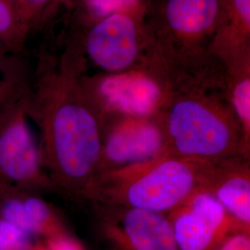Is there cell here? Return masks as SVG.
I'll use <instances>...</instances> for the list:
<instances>
[{
    "label": "cell",
    "mask_w": 250,
    "mask_h": 250,
    "mask_svg": "<svg viewBox=\"0 0 250 250\" xmlns=\"http://www.w3.org/2000/svg\"><path fill=\"white\" fill-rule=\"evenodd\" d=\"M158 115L165 156L215 163L240 156L249 147L224 90L171 91Z\"/></svg>",
    "instance_id": "3"
},
{
    "label": "cell",
    "mask_w": 250,
    "mask_h": 250,
    "mask_svg": "<svg viewBox=\"0 0 250 250\" xmlns=\"http://www.w3.org/2000/svg\"><path fill=\"white\" fill-rule=\"evenodd\" d=\"M226 13V0H149L146 70L168 92L221 88L226 70L210 47Z\"/></svg>",
    "instance_id": "2"
},
{
    "label": "cell",
    "mask_w": 250,
    "mask_h": 250,
    "mask_svg": "<svg viewBox=\"0 0 250 250\" xmlns=\"http://www.w3.org/2000/svg\"><path fill=\"white\" fill-rule=\"evenodd\" d=\"M85 71L79 39L69 33L60 55L41 50L28 91L29 116L42 134L45 159L70 184L91 179L102 153V125L81 83Z\"/></svg>",
    "instance_id": "1"
},
{
    "label": "cell",
    "mask_w": 250,
    "mask_h": 250,
    "mask_svg": "<svg viewBox=\"0 0 250 250\" xmlns=\"http://www.w3.org/2000/svg\"><path fill=\"white\" fill-rule=\"evenodd\" d=\"M5 221L28 234L39 232L41 228L31 219L24 205L18 200H9L3 208Z\"/></svg>",
    "instance_id": "18"
},
{
    "label": "cell",
    "mask_w": 250,
    "mask_h": 250,
    "mask_svg": "<svg viewBox=\"0 0 250 250\" xmlns=\"http://www.w3.org/2000/svg\"><path fill=\"white\" fill-rule=\"evenodd\" d=\"M23 205L31 219L42 228L49 217V210L45 203L37 198H29Z\"/></svg>",
    "instance_id": "20"
},
{
    "label": "cell",
    "mask_w": 250,
    "mask_h": 250,
    "mask_svg": "<svg viewBox=\"0 0 250 250\" xmlns=\"http://www.w3.org/2000/svg\"><path fill=\"white\" fill-rule=\"evenodd\" d=\"M32 75L24 54L0 53V109L26 93Z\"/></svg>",
    "instance_id": "13"
},
{
    "label": "cell",
    "mask_w": 250,
    "mask_h": 250,
    "mask_svg": "<svg viewBox=\"0 0 250 250\" xmlns=\"http://www.w3.org/2000/svg\"><path fill=\"white\" fill-rule=\"evenodd\" d=\"M149 0H74L70 26L84 28L110 14L128 10H146Z\"/></svg>",
    "instance_id": "15"
},
{
    "label": "cell",
    "mask_w": 250,
    "mask_h": 250,
    "mask_svg": "<svg viewBox=\"0 0 250 250\" xmlns=\"http://www.w3.org/2000/svg\"><path fill=\"white\" fill-rule=\"evenodd\" d=\"M29 244L28 233L7 221H0V250H26Z\"/></svg>",
    "instance_id": "19"
},
{
    "label": "cell",
    "mask_w": 250,
    "mask_h": 250,
    "mask_svg": "<svg viewBox=\"0 0 250 250\" xmlns=\"http://www.w3.org/2000/svg\"><path fill=\"white\" fill-rule=\"evenodd\" d=\"M31 35L13 0H0V43L11 52L25 55Z\"/></svg>",
    "instance_id": "16"
},
{
    "label": "cell",
    "mask_w": 250,
    "mask_h": 250,
    "mask_svg": "<svg viewBox=\"0 0 250 250\" xmlns=\"http://www.w3.org/2000/svg\"><path fill=\"white\" fill-rule=\"evenodd\" d=\"M81 83L102 127L117 119L156 115L167 96L161 83L145 70L83 73Z\"/></svg>",
    "instance_id": "6"
},
{
    "label": "cell",
    "mask_w": 250,
    "mask_h": 250,
    "mask_svg": "<svg viewBox=\"0 0 250 250\" xmlns=\"http://www.w3.org/2000/svg\"><path fill=\"white\" fill-rule=\"evenodd\" d=\"M106 130L99 163L107 161L110 165L129 168L165 156V139L158 114L117 119L103 125L102 133Z\"/></svg>",
    "instance_id": "8"
},
{
    "label": "cell",
    "mask_w": 250,
    "mask_h": 250,
    "mask_svg": "<svg viewBox=\"0 0 250 250\" xmlns=\"http://www.w3.org/2000/svg\"><path fill=\"white\" fill-rule=\"evenodd\" d=\"M73 1L74 0H54L55 4L57 5V7L59 8V9H60V8H62V7H64L68 11L72 8Z\"/></svg>",
    "instance_id": "23"
},
{
    "label": "cell",
    "mask_w": 250,
    "mask_h": 250,
    "mask_svg": "<svg viewBox=\"0 0 250 250\" xmlns=\"http://www.w3.org/2000/svg\"><path fill=\"white\" fill-rule=\"evenodd\" d=\"M211 52L222 61L250 50V0H226V13Z\"/></svg>",
    "instance_id": "11"
},
{
    "label": "cell",
    "mask_w": 250,
    "mask_h": 250,
    "mask_svg": "<svg viewBox=\"0 0 250 250\" xmlns=\"http://www.w3.org/2000/svg\"><path fill=\"white\" fill-rule=\"evenodd\" d=\"M13 2L32 34L51 21L59 10L54 0H13Z\"/></svg>",
    "instance_id": "17"
},
{
    "label": "cell",
    "mask_w": 250,
    "mask_h": 250,
    "mask_svg": "<svg viewBox=\"0 0 250 250\" xmlns=\"http://www.w3.org/2000/svg\"><path fill=\"white\" fill-rule=\"evenodd\" d=\"M226 69L225 96L241 125L246 141L250 134V50L223 61Z\"/></svg>",
    "instance_id": "12"
},
{
    "label": "cell",
    "mask_w": 250,
    "mask_h": 250,
    "mask_svg": "<svg viewBox=\"0 0 250 250\" xmlns=\"http://www.w3.org/2000/svg\"><path fill=\"white\" fill-rule=\"evenodd\" d=\"M125 228L134 250H178L172 226L159 211L133 208Z\"/></svg>",
    "instance_id": "10"
},
{
    "label": "cell",
    "mask_w": 250,
    "mask_h": 250,
    "mask_svg": "<svg viewBox=\"0 0 250 250\" xmlns=\"http://www.w3.org/2000/svg\"><path fill=\"white\" fill-rule=\"evenodd\" d=\"M221 168V164L219 161ZM222 172L224 171L221 168ZM224 179L218 186L216 197L238 220L246 224L250 221V183L249 173L246 170L224 172Z\"/></svg>",
    "instance_id": "14"
},
{
    "label": "cell",
    "mask_w": 250,
    "mask_h": 250,
    "mask_svg": "<svg viewBox=\"0 0 250 250\" xmlns=\"http://www.w3.org/2000/svg\"><path fill=\"white\" fill-rule=\"evenodd\" d=\"M146 13L120 11L84 28L70 26L79 38L85 62L103 73L145 70L149 49Z\"/></svg>",
    "instance_id": "4"
},
{
    "label": "cell",
    "mask_w": 250,
    "mask_h": 250,
    "mask_svg": "<svg viewBox=\"0 0 250 250\" xmlns=\"http://www.w3.org/2000/svg\"><path fill=\"white\" fill-rule=\"evenodd\" d=\"M54 250H77V249L69 242H59L55 245Z\"/></svg>",
    "instance_id": "22"
},
{
    "label": "cell",
    "mask_w": 250,
    "mask_h": 250,
    "mask_svg": "<svg viewBox=\"0 0 250 250\" xmlns=\"http://www.w3.org/2000/svg\"><path fill=\"white\" fill-rule=\"evenodd\" d=\"M219 250H250V237L247 235H235Z\"/></svg>",
    "instance_id": "21"
},
{
    "label": "cell",
    "mask_w": 250,
    "mask_h": 250,
    "mask_svg": "<svg viewBox=\"0 0 250 250\" xmlns=\"http://www.w3.org/2000/svg\"><path fill=\"white\" fill-rule=\"evenodd\" d=\"M28 91L0 109V175L16 183L40 177L41 156L30 124Z\"/></svg>",
    "instance_id": "7"
},
{
    "label": "cell",
    "mask_w": 250,
    "mask_h": 250,
    "mask_svg": "<svg viewBox=\"0 0 250 250\" xmlns=\"http://www.w3.org/2000/svg\"><path fill=\"white\" fill-rule=\"evenodd\" d=\"M7 51H9L8 50L4 45H2L1 43H0V53H3V52H7Z\"/></svg>",
    "instance_id": "24"
},
{
    "label": "cell",
    "mask_w": 250,
    "mask_h": 250,
    "mask_svg": "<svg viewBox=\"0 0 250 250\" xmlns=\"http://www.w3.org/2000/svg\"><path fill=\"white\" fill-rule=\"evenodd\" d=\"M224 219V206L210 194L201 193L192 201L188 211L176 220L173 232L179 249L205 250Z\"/></svg>",
    "instance_id": "9"
},
{
    "label": "cell",
    "mask_w": 250,
    "mask_h": 250,
    "mask_svg": "<svg viewBox=\"0 0 250 250\" xmlns=\"http://www.w3.org/2000/svg\"><path fill=\"white\" fill-rule=\"evenodd\" d=\"M126 197L133 208L163 211L180 204L199 183L210 181L214 163L163 156L133 167Z\"/></svg>",
    "instance_id": "5"
}]
</instances>
